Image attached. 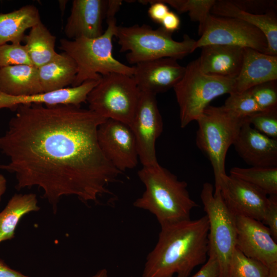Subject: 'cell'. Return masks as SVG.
Wrapping results in <instances>:
<instances>
[{
  "mask_svg": "<svg viewBox=\"0 0 277 277\" xmlns=\"http://www.w3.org/2000/svg\"><path fill=\"white\" fill-rule=\"evenodd\" d=\"M0 136V150L9 161L0 169L13 173L17 190L36 186L56 213L62 197L85 204L112 194L109 185L122 172L106 158L98 127L106 118L72 105L18 106Z\"/></svg>",
  "mask_w": 277,
  "mask_h": 277,
  "instance_id": "obj_1",
  "label": "cell"
},
{
  "mask_svg": "<svg viewBox=\"0 0 277 277\" xmlns=\"http://www.w3.org/2000/svg\"><path fill=\"white\" fill-rule=\"evenodd\" d=\"M206 215L161 227L157 242L148 254L142 277H189L204 264L208 252Z\"/></svg>",
  "mask_w": 277,
  "mask_h": 277,
  "instance_id": "obj_2",
  "label": "cell"
},
{
  "mask_svg": "<svg viewBox=\"0 0 277 277\" xmlns=\"http://www.w3.org/2000/svg\"><path fill=\"white\" fill-rule=\"evenodd\" d=\"M137 175L145 189L133 203L134 207L153 214L161 227L190 219L192 210L198 205L190 197L186 182L159 163L143 166Z\"/></svg>",
  "mask_w": 277,
  "mask_h": 277,
  "instance_id": "obj_3",
  "label": "cell"
},
{
  "mask_svg": "<svg viewBox=\"0 0 277 277\" xmlns=\"http://www.w3.org/2000/svg\"><path fill=\"white\" fill-rule=\"evenodd\" d=\"M106 19L107 27L97 37L60 40L59 48L71 57L77 67L72 87L88 80H99L102 75L110 73L133 75L134 67L120 62L112 54V41L117 26L115 16H107Z\"/></svg>",
  "mask_w": 277,
  "mask_h": 277,
  "instance_id": "obj_4",
  "label": "cell"
},
{
  "mask_svg": "<svg viewBox=\"0 0 277 277\" xmlns=\"http://www.w3.org/2000/svg\"><path fill=\"white\" fill-rule=\"evenodd\" d=\"M114 36L120 51H128L126 59L130 64L161 58L181 60L194 51L196 41L184 35L176 41L172 33L162 26L153 29L147 25L116 26Z\"/></svg>",
  "mask_w": 277,
  "mask_h": 277,
  "instance_id": "obj_5",
  "label": "cell"
},
{
  "mask_svg": "<svg viewBox=\"0 0 277 277\" xmlns=\"http://www.w3.org/2000/svg\"><path fill=\"white\" fill-rule=\"evenodd\" d=\"M246 118L223 105H209L196 121L199 128L196 144L212 165L215 181L214 191L218 190L222 177L226 174L227 152L233 145Z\"/></svg>",
  "mask_w": 277,
  "mask_h": 277,
  "instance_id": "obj_6",
  "label": "cell"
},
{
  "mask_svg": "<svg viewBox=\"0 0 277 277\" xmlns=\"http://www.w3.org/2000/svg\"><path fill=\"white\" fill-rule=\"evenodd\" d=\"M179 107L180 126L197 121L215 98L235 92V79L205 73L198 59L185 67L184 74L173 88Z\"/></svg>",
  "mask_w": 277,
  "mask_h": 277,
  "instance_id": "obj_7",
  "label": "cell"
},
{
  "mask_svg": "<svg viewBox=\"0 0 277 277\" xmlns=\"http://www.w3.org/2000/svg\"><path fill=\"white\" fill-rule=\"evenodd\" d=\"M141 91L132 76L118 73L102 75L88 95L89 109L101 117L129 126L133 118Z\"/></svg>",
  "mask_w": 277,
  "mask_h": 277,
  "instance_id": "obj_8",
  "label": "cell"
},
{
  "mask_svg": "<svg viewBox=\"0 0 277 277\" xmlns=\"http://www.w3.org/2000/svg\"><path fill=\"white\" fill-rule=\"evenodd\" d=\"M209 223L208 256H214L220 268V276L226 277L228 264L236 245V216L229 210L213 185L204 183L200 193Z\"/></svg>",
  "mask_w": 277,
  "mask_h": 277,
  "instance_id": "obj_9",
  "label": "cell"
},
{
  "mask_svg": "<svg viewBox=\"0 0 277 277\" xmlns=\"http://www.w3.org/2000/svg\"><path fill=\"white\" fill-rule=\"evenodd\" d=\"M196 41L194 49L209 45H225L249 48L267 54L268 44L256 27L241 19L210 14Z\"/></svg>",
  "mask_w": 277,
  "mask_h": 277,
  "instance_id": "obj_10",
  "label": "cell"
},
{
  "mask_svg": "<svg viewBox=\"0 0 277 277\" xmlns=\"http://www.w3.org/2000/svg\"><path fill=\"white\" fill-rule=\"evenodd\" d=\"M130 127L136 140L138 159L143 166L158 163L155 143L162 132L163 124L156 95L141 91Z\"/></svg>",
  "mask_w": 277,
  "mask_h": 277,
  "instance_id": "obj_11",
  "label": "cell"
},
{
  "mask_svg": "<svg viewBox=\"0 0 277 277\" xmlns=\"http://www.w3.org/2000/svg\"><path fill=\"white\" fill-rule=\"evenodd\" d=\"M97 136L103 154L117 170L122 172L136 166L137 144L128 125L107 118L98 126Z\"/></svg>",
  "mask_w": 277,
  "mask_h": 277,
  "instance_id": "obj_12",
  "label": "cell"
},
{
  "mask_svg": "<svg viewBox=\"0 0 277 277\" xmlns=\"http://www.w3.org/2000/svg\"><path fill=\"white\" fill-rule=\"evenodd\" d=\"M225 205L235 216L262 221L268 204L267 195L252 185L225 174L221 179L219 189Z\"/></svg>",
  "mask_w": 277,
  "mask_h": 277,
  "instance_id": "obj_13",
  "label": "cell"
},
{
  "mask_svg": "<svg viewBox=\"0 0 277 277\" xmlns=\"http://www.w3.org/2000/svg\"><path fill=\"white\" fill-rule=\"evenodd\" d=\"M235 247L246 256L267 267L277 262V244L268 227L261 221L236 216Z\"/></svg>",
  "mask_w": 277,
  "mask_h": 277,
  "instance_id": "obj_14",
  "label": "cell"
},
{
  "mask_svg": "<svg viewBox=\"0 0 277 277\" xmlns=\"http://www.w3.org/2000/svg\"><path fill=\"white\" fill-rule=\"evenodd\" d=\"M133 67L132 77L140 91L155 95L173 88L185 70V67L171 58L142 62Z\"/></svg>",
  "mask_w": 277,
  "mask_h": 277,
  "instance_id": "obj_15",
  "label": "cell"
},
{
  "mask_svg": "<svg viewBox=\"0 0 277 277\" xmlns=\"http://www.w3.org/2000/svg\"><path fill=\"white\" fill-rule=\"evenodd\" d=\"M108 6L107 0H73L64 29L68 39L101 36Z\"/></svg>",
  "mask_w": 277,
  "mask_h": 277,
  "instance_id": "obj_16",
  "label": "cell"
},
{
  "mask_svg": "<svg viewBox=\"0 0 277 277\" xmlns=\"http://www.w3.org/2000/svg\"><path fill=\"white\" fill-rule=\"evenodd\" d=\"M233 145L238 155L251 167H277V139L252 127L247 117Z\"/></svg>",
  "mask_w": 277,
  "mask_h": 277,
  "instance_id": "obj_17",
  "label": "cell"
},
{
  "mask_svg": "<svg viewBox=\"0 0 277 277\" xmlns=\"http://www.w3.org/2000/svg\"><path fill=\"white\" fill-rule=\"evenodd\" d=\"M100 80H88L76 87H67L56 91L29 95L13 96L0 91V109L8 108L15 111L19 105L32 104L81 106L82 103L87 101L88 94Z\"/></svg>",
  "mask_w": 277,
  "mask_h": 277,
  "instance_id": "obj_18",
  "label": "cell"
},
{
  "mask_svg": "<svg viewBox=\"0 0 277 277\" xmlns=\"http://www.w3.org/2000/svg\"><path fill=\"white\" fill-rule=\"evenodd\" d=\"M197 58L201 70L206 74L235 79L243 61V48L225 45H209L201 48Z\"/></svg>",
  "mask_w": 277,
  "mask_h": 277,
  "instance_id": "obj_19",
  "label": "cell"
},
{
  "mask_svg": "<svg viewBox=\"0 0 277 277\" xmlns=\"http://www.w3.org/2000/svg\"><path fill=\"white\" fill-rule=\"evenodd\" d=\"M276 80L277 56L243 48V61L235 79V92H243L262 83Z\"/></svg>",
  "mask_w": 277,
  "mask_h": 277,
  "instance_id": "obj_20",
  "label": "cell"
},
{
  "mask_svg": "<svg viewBox=\"0 0 277 277\" xmlns=\"http://www.w3.org/2000/svg\"><path fill=\"white\" fill-rule=\"evenodd\" d=\"M210 13L238 18L256 27L264 34L267 41V54L277 56V16L274 10L263 14H254L241 9L231 0H218Z\"/></svg>",
  "mask_w": 277,
  "mask_h": 277,
  "instance_id": "obj_21",
  "label": "cell"
},
{
  "mask_svg": "<svg viewBox=\"0 0 277 277\" xmlns=\"http://www.w3.org/2000/svg\"><path fill=\"white\" fill-rule=\"evenodd\" d=\"M0 91L13 96L44 93L37 68L29 65H17L0 68Z\"/></svg>",
  "mask_w": 277,
  "mask_h": 277,
  "instance_id": "obj_22",
  "label": "cell"
},
{
  "mask_svg": "<svg viewBox=\"0 0 277 277\" xmlns=\"http://www.w3.org/2000/svg\"><path fill=\"white\" fill-rule=\"evenodd\" d=\"M37 69L43 92L56 91L72 85L77 73L75 62L65 52L58 53Z\"/></svg>",
  "mask_w": 277,
  "mask_h": 277,
  "instance_id": "obj_23",
  "label": "cell"
},
{
  "mask_svg": "<svg viewBox=\"0 0 277 277\" xmlns=\"http://www.w3.org/2000/svg\"><path fill=\"white\" fill-rule=\"evenodd\" d=\"M41 22L38 9L28 5L6 13H0V45L21 44L28 29Z\"/></svg>",
  "mask_w": 277,
  "mask_h": 277,
  "instance_id": "obj_24",
  "label": "cell"
},
{
  "mask_svg": "<svg viewBox=\"0 0 277 277\" xmlns=\"http://www.w3.org/2000/svg\"><path fill=\"white\" fill-rule=\"evenodd\" d=\"M39 209L35 194H14L0 212V243L15 237L16 227L24 216Z\"/></svg>",
  "mask_w": 277,
  "mask_h": 277,
  "instance_id": "obj_25",
  "label": "cell"
},
{
  "mask_svg": "<svg viewBox=\"0 0 277 277\" xmlns=\"http://www.w3.org/2000/svg\"><path fill=\"white\" fill-rule=\"evenodd\" d=\"M56 38L42 21L30 28L24 45L33 66L38 68L58 54L55 50Z\"/></svg>",
  "mask_w": 277,
  "mask_h": 277,
  "instance_id": "obj_26",
  "label": "cell"
},
{
  "mask_svg": "<svg viewBox=\"0 0 277 277\" xmlns=\"http://www.w3.org/2000/svg\"><path fill=\"white\" fill-rule=\"evenodd\" d=\"M230 175L246 182L267 195H277V167H233Z\"/></svg>",
  "mask_w": 277,
  "mask_h": 277,
  "instance_id": "obj_27",
  "label": "cell"
},
{
  "mask_svg": "<svg viewBox=\"0 0 277 277\" xmlns=\"http://www.w3.org/2000/svg\"><path fill=\"white\" fill-rule=\"evenodd\" d=\"M268 267L245 255L236 247L229 261L226 277H268Z\"/></svg>",
  "mask_w": 277,
  "mask_h": 277,
  "instance_id": "obj_28",
  "label": "cell"
},
{
  "mask_svg": "<svg viewBox=\"0 0 277 277\" xmlns=\"http://www.w3.org/2000/svg\"><path fill=\"white\" fill-rule=\"evenodd\" d=\"M179 13H188L190 19L199 23V34L210 14L215 0H161Z\"/></svg>",
  "mask_w": 277,
  "mask_h": 277,
  "instance_id": "obj_29",
  "label": "cell"
},
{
  "mask_svg": "<svg viewBox=\"0 0 277 277\" xmlns=\"http://www.w3.org/2000/svg\"><path fill=\"white\" fill-rule=\"evenodd\" d=\"M223 106L244 117L261 111L249 90L229 94Z\"/></svg>",
  "mask_w": 277,
  "mask_h": 277,
  "instance_id": "obj_30",
  "label": "cell"
},
{
  "mask_svg": "<svg viewBox=\"0 0 277 277\" xmlns=\"http://www.w3.org/2000/svg\"><path fill=\"white\" fill-rule=\"evenodd\" d=\"M276 81L256 85L249 90L261 111L277 109Z\"/></svg>",
  "mask_w": 277,
  "mask_h": 277,
  "instance_id": "obj_31",
  "label": "cell"
},
{
  "mask_svg": "<svg viewBox=\"0 0 277 277\" xmlns=\"http://www.w3.org/2000/svg\"><path fill=\"white\" fill-rule=\"evenodd\" d=\"M247 117L255 129L268 137L277 139V109L258 112Z\"/></svg>",
  "mask_w": 277,
  "mask_h": 277,
  "instance_id": "obj_32",
  "label": "cell"
},
{
  "mask_svg": "<svg viewBox=\"0 0 277 277\" xmlns=\"http://www.w3.org/2000/svg\"><path fill=\"white\" fill-rule=\"evenodd\" d=\"M17 65L33 66L25 45L21 44L0 45V68Z\"/></svg>",
  "mask_w": 277,
  "mask_h": 277,
  "instance_id": "obj_33",
  "label": "cell"
},
{
  "mask_svg": "<svg viewBox=\"0 0 277 277\" xmlns=\"http://www.w3.org/2000/svg\"><path fill=\"white\" fill-rule=\"evenodd\" d=\"M261 222L269 229L273 239L277 241V195H270Z\"/></svg>",
  "mask_w": 277,
  "mask_h": 277,
  "instance_id": "obj_34",
  "label": "cell"
},
{
  "mask_svg": "<svg viewBox=\"0 0 277 277\" xmlns=\"http://www.w3.org/2000/svg\"><path fill=\"white\" fill-rule=\"evenodd\" d=\"M232 2L241 9L254 14H260V10H265L268 12L271 10H275L276 8V2L272 1H238Z\"/></svg>",
  "mask_w": 277,
  "mask_h": 277,
  "instance_id": "obj_35",
  "label": "cell"
},
{
  "mask_svg": "<svg viewBox=\"0 0 277 277\" xmlns=\"http://www.w3.org/2000/svg\"><path fill=\"white\" fill-rule=\"evenodd\" d=\"M143 4H150L148 14L150 18L155 23L161 24L162 21L169 12L168 6L161 0L138 1Z\"/></svg>",
  "mask_w": 277,
  "mask_h": 277,
  "instance_id": "obj_36",
  "label": "cell"
},
{
  "mask_svg": "<svg viewBox=\"0 0 277 277\" xmlns=\"http://www.w3.org/2000/svg\"><path fill=\"white\" fill-rule=\"evenodd\" d=\"M208 260L200 269L192 277H220V268L219 262L214 256H208Z\"/></svg>",
  "mask_w": 277,
  "mask_h": 277,
  "instance_id": "obj_37",
  "label": "cell"
},
{
  "mask_svg": "<svg viewBox=\"0 0 277 277\" xmlns=\"http://www.w3.org/2000/svg\"><path fill=\"white\" fill-rule=\"evenodd\" d=\"M180 24L181 21L179 16L174 12L169 11L161 24L166 30L173 33L179 29Z\"/></svg>",
  "mask_w": 277,
  "mask_h": 277,
  "instance_id": "obj_38",
  "label": "cell"
},
{
  "mask_svg": "<svg viewBox=\"0 0 277 277\" xmlns=\"http://www.w3.org/2000/svg\"><path fill=\"white\" fill-rule=\"evenodd\" d=\"M0 277H30L9 267L0 259Z\"/></svg>",
  "mask_w": 277,
  "mask_h": 277,
  "instance_id": "obj_39",
  "label": "cell"
},
{
  "mask_svg": "<svg viewBox=\"0 0 277 277\" xmlns=\"http://www.w3.org/2000/svg\"><path fill=\"white\" fill-rule=\"evenodd\" d=\"M7 180L5 176L0 173V202L2 197L7 189Z\"/></svg>",
  "mask_w": 277,
  "mask_h": 277,
  "instance_id": "obj_40",
  "label": "cell"
},
{
  "mask_svg": "<svg viewBox=\"0 0 277 277\" xmlns=\"http://www.w3.org/2000/svg\"><path fill=\"white\" fill-rule=\"evenodd\" d=\"M267 267L268 277H277V262L271 264Z\"/></svg>",
  "mask_w": 277,
  "mask_h": 277,
  "instance_id": "obj_41",
  "label": "cell"
},
{
  "mask_svg": "<svg viewBox=\"0 0 277 277\" xmlns=\"http://www.w3.org/2000/svg\"><path fill=\"white\" fill-rule=\"evenodd\" d=\"M90 277H108V271L105 268L102 269Z\"/></svg>",
  "mask_w": 277,
  "mask_h": 277,
  "instance_id": "obj_42",
  "label": "cell"
}]
</instances>
